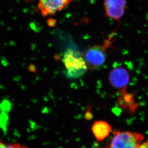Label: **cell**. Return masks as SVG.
<instances>
[{
  "mask_svg": "<svg viewBox=\"0 0 148 148\" xmlns=\"http://www.w3.org/2000/svg\"><path fill=\"white\" fill-rule=\"evenodd\" d=\"M143 136L130 132H118L111 142L110 148H138Z\"/></svg>",
  "mask_w": 148,
  "mask_h": 148,
  "instance_id": "3",
  "label": "cell"
},
{
  "mask_svg": "<svg viewBox=\"0 0 148 148\" xmlns=\"http://www.w3.org/2000/svg\"><path fill=\"white\" fill-rule=\"evenodd\" d=\"M111 127L106 122L98 121L95 122L92 127V131L95 138L102 140L109 135Z\"/></svg>",
  "mask_w": 148,
  "mask_h": 148,
  "instance_id": "7",
  "label": "cell"
},
{
  "mask_svg": "<svg viewBox=\"0 0 148 148\" xmlns=\"http://www.w3.org/2000/svg\"><path fill=\"white\" fill-rule=\"evenodd\" d=\"M0 148H28V147L20 143L5 144L0 140Z\"/></svg>",
  "mask_w": 148,
  "mask_h": 148,
  "instance_id": "8",
  "label": "cell"
},
{
  "mask_svg": "<svg viewBox=\"0 0 148 148\" xmlns=\"http://www.w3.org/2000/svg\"><path fill=\"white\" fill-rule=\"evenodd\" d=\"M69 78H77L82 77L88 69L84 55L74 49H67L62 59Z\"/></svg>",
  "mask_w": 148,
  "mask_h": 148,
  "instance_id": "1",
  "label": "cell"
},
{
  "mask_svg": "<svg viewBox=\"0 0 148 148\" xmlns=\"http://www.w3.org/2000/svg\"><path fill=\"white\" fill-rule=\"evenodd\" d=\"M127 0H104L103 8L106 17L116 21L124 15Z\"/></svg>",
  "mask_w": 148,
  "mask_h": 148,
  "instance_id": "5",
  "label": "cell"
},
{
  "mask_svg": "<svg viewBox=\"0 0 148 148\" xmlns=\"http://www.w3.org/2000/svg\"><path fill=\"white\" fill-rule=\"evenodd\" d=\"M130 80L129 72L123 67L114 68L109 74V82L112 87L116 89L124 88L129 84Z\"/></svg>",
  "mask_w": 148,
  "mask_h": 148,
  "instance_id": "6",
  "label": "cell"
},
{
  "mask_svg": "<svg viewBox=\"0 0 148 148\" xmlns=\"http://www.w3.org/2000/svg\"><path fill=\"white\" fill-rule=\"evenodd\" d=\"M106 47L102 45H95L87 50L84 57L88 68L97 70L103 66L107 58Z\"/></svg>",
  "mask_w": 148,
  "mask_h": 148,
  "instance_id": "2",
  "label": "cell"
},
{
  "mask_svg": "<svg viewBox=\"0 0 148 148\" xmlns=\"http://www.w3.org/2000/svg\"><path fill=\"white\" fill-rule=\"evenodd\" d=\"M73 0H38V9L43 17L53 15L68 6Z\"/></svg>",
  "mask_w": 148,
  "mask_h": 148,
  "instance_id": "4",
  "label": "cell"
}]
</instances>
